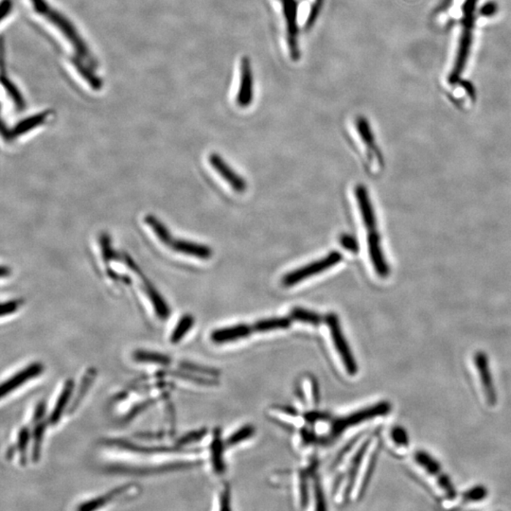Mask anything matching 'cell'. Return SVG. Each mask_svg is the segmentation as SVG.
<instances>
[{
    "label": "cell",
    "instance_id": "obj_16",
    "mask_svg": "<svg viewBox=\"0 0 511 511\" xmlns=\"http://www.w3.org/2000/svg\"><path fill=\"white\" fill-rule=\"evenodd\" d=\"M143 290L148 296L149 300H150L151 303L153 304L154 311L156 312L157 317L161 320L168 319L171 315V309L168 303H166L164 298L160 295L159 291L146 279L143 282Z\"/></svg>",
    "mask_w": 511,
    "mask_h": 511
},
{
    "label": "cell",
    "instance_id": "obj_44",
    "mask_svg": "<svg viewBox=\"0 0 511 511\" xmlns=\"http://www.w3.org/2000/svg\"><path fill=\"white\" fill-rule=\"evenodd\" d=\"M301 434H303V439L304 440V442L308 443V444H310V443L314 442V434H312L311 431L303 429V433Z\"/></svg>",
    "mask_w": 511,
    "mask_h": 511
},
{
    "label": "cell",
    "instance_id": "obj_24",
    "mask_svg": "<svg viewBox=\"0 0 511 511\" xmlns=\"http://www.w3.org/2000/svg\"><path fill=\"white\" fill-rule=\"evenodd\" d=\"M46 431V424L44 420L40 421L36 424H34V430H32V460L36 463L39 461L41 455V448H42L43 439H44V434Z\"/></svg>",
    "mask_w": 511,
    "mask_h": 511
},
{
    "label": "cell",
    "instance_id": "obj_18",
    "mask_svg": "<svg viewBox=\"0 0 511 511\" xmlns=\"http://www.w3.org/2000/svg\"><path fill=\"white\" fill-rule=\"evenodd\" d=\"M211 462L214 471L218 474H222L225 472L224 461V443L221 439V431L217 429L214 432L213 439H212L211 445Z\"/></svg>",
    "mask_w": 511,
    "mask_h": 511
},
{
    "label": "cell",
    "instance_id": "obj_43",
    "mask_svg": "<svg viewBox=\"0 0 511 511\" xmlns=\"http://www.w3.org/2000/svg\"><path fill=\"white\" fill-rule=\"evenodd\" d=\"M230 491L225 489L221 497V510H230Z\"/></svg>",
    "mask_w": 511,
    "mask_h": 511
},
{
    "label": "cell",
    "instance_id": "obj_3",
    "mask_svg": "<svg viewBox=\"0 0 511 511\" xmlns=\"http://www.w3.org/2000/svg\"><path fill=\"white\" fill-rule=\"evenodd\" d=\"M342 259H343V257L338 251H331L327 257L315 260L314 263H310V265L285 274L284 278L282 279V284L286 287L293 286V285L298 284V282L303 281L304 279L314 276V274H320L328 270V268L333 267V266L341 262Z\"/></svg>",
    "mask_w": 511,
    "mask_h": 511
},
{
    "label": "cell",
    "instance_id": "obj_41",
    "mask_svg": "<svg viewBox=\"0 0 511 511\" xmlns=\"http://www.w3.org/2000/svg\"><path fill=\"white\" fill-rule=\"evenodd\" d=\"M497 10H498V6H497L496 4L488 2V4L481 7L479 13L481 15L485 16V18H491V16L496 15Z\"/></svg>",
    "mask_w": 511,
    "mask_h": 511
},
{
    "label": "cell",
    "instance_id": "obj_35",
    "mask_svg": "<svg viewBox=\"0 0 511 511\" xmlns=\"http://www.w3.org/2000/svg\"><path fill=\"white\" fill-rule=\"evenodd\" d=\"M390 434L393 442L399 447H407L409 445V434L404 427L397 426V427L392 429Z\"/></svg>",
    "mask_w": 511,
    "mask_h": 511
},
{
    "label": "cell",
    "instance_id": "obj_36",
    "mask_svg": "<svg viewBox=\"0 0 511 511\" xmlns=\"http://www.w3.org/2000/svg\"><path fill=\"white\" fill-rule=\"evenodd\" d=\"M314 497L317 502V510H326L324 493H323L321 484L318 478H314Z\"/></svg>",
    "mask_w": 511,
    "mask_h": 511
},
{
    "label": "cell",
    "instance_id": "obj_42",
    "mask_svg": "<svg viewBox=\"0 0 511 511\" xmlns=\"http://www.w3.org/2000/svg\"><path fill=\"white\" fill-rule=\"evenodd\" d=\"M328 418V416L327 414L320 412H310L309 414L305 416L306 420L310 421V423H315V421L325 420V418Z\"/></svg>",
    "mask_w": 511,
    "mask_h": 511
},
{
    "label": "cell",
    "instance_id": "obj_37",
    "mask_svg": "<svg viewBox=\"0 0 511 511\" xmlns=\"http://www.w3.org/2000/svg\"><path fill=\"white\" fill-rule=\"evenodd\" d=\"M340 244L345 249L349 250L352 253H357L359 251V244L357 240L353 236L349 235V234H343L340 236Z\"/></svg>",
    "mask_w": 511,
    "mask_h": 511
},
{
    "label": "cell",
    "instance_id": "obj_19",
    "mask_svg": "<svg viewBox=\"0 0 511 511\" xmlns=\"http://www.w3.org/2000/svg\"><path fill=\"white\" fill-rule=\"evenodd\" d=\"M292 320L291 317L267 318L255 322L253 326V331L258 333H267V331L284 330L290 327Z\"/></svg>",
    "mask_w": 511,
    "mask_h": 511
},
{
    "label": "cell",
    "instance_id": "obj_28",
    "mask_svg": "<svg viewBox=\"0 0 511 511\" xmlns=\"http://www.w3.org/2000/svg\"><path fill=\"white\" fill-rule=\"evenodd\" d=\"M356 127H357L359 135H360L363 142L369 147H373L375 138L369 121L363 117H359L357 121H356Z\"/></svg>",
    "mask_w": 511,
    "mask_h": 511
},
{
    "label": "cell",
    "instance_id": "obj_15",
    "mask_svg": "<svg viewBox=\"0 0 511 511\" xmlns=\"http://www.w3.org/2000/svg\"><path fill=\"white\" fill-rule=\"evenodd\" d=\"M170 247L173 251L197 258V259L208 260L212 255L211 247L205 246V244L194 243V241L175 240V239Z\"/></svg>",
    "mask_w": 511,
    "mask_h": 511
},
{
    "label": "cell",
    "instance_id": "obj_1",
    "mask_svg": "<svg viewBox=\"0 0 511 511\" xmlns=\"http://www.w3.org/2000/svg\"><path fill=\"white\" fill-rule=\"evenodd\" d=\"M477 4L478 0H465L463 7H462L461 32L455 62H453V69H451L449 75V83L451 84L458 83L466 69L467 60L471 54L472 41H474Z\"/></svg>",
    "mask_w": 511,
    "mask_h": 511
},
{
    "label": "cell",
    "instance_id": "obj_20",
    "mask_svg": "<svg viewBox=\"0 0 511 511\" xmlns=\"http://www.w3.org/2000/svg\"><path fill=\"white\" fill-rule=\"evenodd\" d=\"M133 357L138 363L153 364V365L157 366H168L172 363V359L168 355L157 352H149V350H135Z\"/></svg>",
    "mask_w": 511,
    "mask_h": 511
},
{
    "label": "cell",
    "instance_id": "obj_17",
    "mask_svg": "<svg viewBox=\"0 0 511 511\" xmlns=\"http://www.w3.org/2000/svg\"><path fill=\"white\" fill-rule=\"evenodd\" d=\"M97 376V371L94 368L88 369L86 371L84 376L81 377L80 385H79L77 392H76L74 398H73L72 404L67 409V414H72L78 406H80L81 401L88 392L89 388H91L92 383H93L95 378Z\"/></svg>",
    "mask_w": 511,
    "mask_h": 511
},
{
    "label": "cell",
    "instance_id": "obj_23",
    "mask_svg": "<svg viewBox=\"0 0 511 511\" xmlns=\"http://www.w3.org/2000/svg\"><path fill=\"white\" fill-rule=\"evenodd\" d=\"M45 114H41V115H36L32 117V118L24 119V121L19 122L13 131L9 133L7 135V138H18L19 135L26 134L29 130L34 129V128L38 126L43 121H45Z\"/></svg>",
    "mask_w": 511,
    "mask_h": 511
},
{
    "label": "cell",
    "instance_id": "obj_39",
    "mask_svg": "<svg viewBox=\"0 0 511 511\" xmlns=\"http://www.w3.org/2000/svg\"><path fill=\"white\" fill-rule=\"evenodd\" d=\"M46 412H47V404L44 401L38 402L36 407H35L34 415H32V423L36 424L43 421Z\"/></svg>",
    "mask_w": 511,
    "mask_h": 511
},
{
    "label": "cell",
    "instance_id": "obj_31",
    "mask_svg": "<svg viewBox=\"0 0 511 511\" xmlns=\"http://www.w3.org/2000/svg\"><path fill=\"white\" fill-rule=\"evenodd\" d=\"M378 448L371 453V458L368 462V466L366 467V471L364 472V477H361L360 489L358 491V497H361L363 493H365L366 486L369 485V479L371 478L372 474H373L375 464L377 461Z\"/></svg>",
    "mask_w": 511,
    "mask_h": 511
},
{
    "label": "cell",
    "instance_id": "obj_27",
    "mask_svg": "<svg viewBox=\"0 0 511 511\" xmlns=\"http://www.w3.org/2000/svg\"><path fill=\"white\" fill-rule=\"evenodd\" d=\"M304 387L306 388V391L301 390V397H307V399L311 404L312 406H315L319 402V387H318V385L317 383V380H315L314 377L308 376L305 378V380H304Z\"/></svg>",
    "mask_w": 511,
    "mask_h": 511
},
{
    "label": "cell",
    "instance_id": "obj_14",
    "mask_svg": "<svg viewBox=\"0 0 511 511\" xmlns=\"http://www.w3.org/2000/svg\"><path fill=\"white\" fill-rule=\"evenodd\" d=\"M252 331L253 328L246 324L231 326V327L218 328V330L212 331L211 339L216 344L227 343V342L246 338L252 333Z\"/></svg>",
    "mask_w": 511,
    "mask_h": 511
},
{
    "label": "cell",
    "instance_id": "obj_7",
    "mask_svg": "<svg viewBox=\"0 0 511 511\" xmlns=\"http://www.w3.org/2000/svg\"><path fill=\"white\" fill-rule=\"evenodd\" d=\"M43 371H44V366L38 361L27 366L25 369L16 372L9 379L2 383L1 387H0V396L1 398H5L18 388L22 387L29 380L40 376Z\"/></svg>",
    "mask_w": 511,
    "mask_h": 511
},
{
    "label": "cell",
    "instance_id": "obj_2",
    "mask_svg": "<svg viewBox=\"0 0 511 511\" xmlns=\"http://www.w3.org/2000/svg\"><path fill=\"white\" fill-rule=\"evenodd\" d=\"M391 409H392V406H391L390 402L380 401L374 404V406L366 407V409L353 413V414L340 418L334 421L333 424V436H338V434L346 431L347 428L365 423V421L372 420V418L387 415Z\"/></svg>",
    "mask_w": 511,
    "mask_h": 511
},
{
    "label": "cell",
    "instance_id": "obj_25",
    "mask_svg": "<svg viewBox=\"0 0 511 511\" xmlns=\"http://www.w3.org/2000/svg\"><path fill=\"white\" fill-rule=\"evenodd\" d=\"M290 317L293 320L300 321L303 323H307V324H311L314 326H318L321 324L323 318L317 312L309 311V310L300 308V307H295L291 311Z\"/></svg>",
    "mask_w": 511,
    "mask_h": 511
},
{
    "label": "cell",
    "instance_id": "obj_34",
    "mask_svg": "<svg viewBox=\"0 0 511 511\" xmlns=\"http://www.w3.org/2000/svg\"><path fill=\"white\" fill-rule=\"evenodd\" d=\"M100 246H102V259L105 265H108L111 260L116 259L115 251L111 247L110 238L107 234H102L100 237Z\"/></svg>",
    "mask_w": 511,
    "mask_h": 511
},
{
    "label": "cell",
    "instance_id": "obj_26",
    "mask_svg": "<svg viewBox=\"0 0 511 511\" xmlns=\"http://www.w3.org/2000/svg\"><path fill=\"white\" fill-rule=\"evenodd\" d=\"M180 368L182 371L192 372V373L199 375V376L216 378L219 375V371L215 369L190 363V361H182Z\"/></svg>",
    "mask_w": 511,
    "mask_h": 511
},
{
    "label": "cell",
    "instance_id": "obj_33",
    "mask_svg": "<svg viewBox=\"0 0 511 511\" xmlns=\"http://www.w3.org/2000/svg\"><path fill=\"white\" fill-rule=\"evenodd\" d=\"M488 496V489L484 486H477L463 494V502H479Z\"/></svg>",
    "mask_w": 511,
    "mask_h": 511
},
{
    "label": "cell",
    "instance_id": "obj_13",
    "mask_svg": "<svg viewBox=\"0 0 511 511\" xmlns=\"http://www.w3.org/2000/svg\"><path fill=\"white\" fill-rule=\"evenodd\" d=\"M75 383L72 379H69L65 383L64 387L56 399L55 406L51 415L48 416V423L51 425H56L61 420L62 416L67 409L70 401H72L73 392H74Z\"/></svg>",
    "mask_w": 511,
    "mask_h": 511
},
{
    "label": "cell",
    "instance_id": "obj_10",
    "mask_svg": "<svg viewBox=\"0 0 511 511\" xmlns=\"http://www.w3.org/2000/svg\"><path fill=\"white\" fill-rule=\"evenodd\" d=\"M208 161L212 167L215 168L216 172L230 185L234 190L238 192H244L246 190V180L237 173L234 172L233 168L218 154H211L208 157Z\"/></svg>",
    "mask_w": 511,
    "mask_h": 511
},
{
    "label": "cell",
    "instance_id": "obj_32",
    "mask_svg": "<svg viewBox=\"0 0 511 511\" xmlns=\"http://www.w3.org/2000/svg\"><path fill=\"white\" fill-rule=\"evenodd\" d=\"M206 434H208V430L206 428L189 432V433L184 434L183 437H181L176 442L175 446H178L180 449H183L187 445L194 444L195 442H200V440H202L206 437Z\"/></svg>",
    "mask_w": 511,
    "mask_h": 511
},
{
    "label": "cell",
    "instance_id": "obj_21",
    "mask_svg": "<svg viewBox=\"0 0 511 511\" xmlns=\"http://www.w3.org/2000/svg\"><path fill=\"white\" fill-rule=\"evenodd\" d=\"M145 223L147 225L151 227V230H153L154 235L157 236L159 241H161L165 246H171L175 239L173 238L172 234H171L168 227L160 220L157 219L156 216L149 214L145 217Z\"/></svg>",
    "mask_w": 511,
    "mask_h": 511
},
{
    "label": "cell",
    "instance_id": "obj_9",
    "mask_svg": "<svg viewBox=\"0 0 511 511\" xmlns=\"http://www.w3.org/2000/svg\"><path fill=\"white\" fill-rule=\"evenodd\" d=\"M140 486L135 485H124L119 486L109 491L107 494L97 497V498L89 500L79 505V510H95L105 507L110 501H119V500L128 499L129 496H135L138 494Z\"/></svg>",
    "mask_w": 511,
    "mask_h": 511
},
{
    "label": "cell",
    "instance_id": "obj_22",
    "mask_svg": "<svg viewBox=\"0 0 511 511\" xmlns=\"http://www.w3.org/2000/svg\"><path fill=\"white\" fill-rule=\"evenodd\" d=\"M194 317L192 314H186L179 319L178 324L173 328L172 334H171V342L173 344H178L181 340L184 339L185 336L194 327Z\"/></svg>",
    "mask_w": 511,
    "mask_h": 511
},
{
    "label": "cell",
    "instance_id": "obj_12",
    "mask_svg": "<svg viewBox=\"0 0 511 511\" xmlns=\"http://www.w3.org/2000/svg\"><path fill=\"white\" fill-rule=\"evenodd\" d=\"M355 197L357 198L359 209H360L361 219L365 227L369 230H376L377 218L373 206L369 198L368 190L364 185H358L355 187Z\"/></svg>",
    "mask_w": 511,
    "mask_h": 511
},
{
    "label": "cell",
    "instance_id": "obj_40",
    "mask_svg": "<svg viewBox=\"0 0 511 511\" xmlns=\"http://www.w3.org/2000/svg\"><path fill=\"white\" fill-rule=\"evenodd\" d=\"M21 301L20 300H9L6 301V303H4L1 305V311H0V314H1V317H6V315H11L13 314V312L18 311L19 306H20Z\"/></svg>",
    "mask_w": 511,
    "mask_h": 511
},
{
    "label": "cell",
    "instance_id": "obj_6",
    "mask_svg": "<svg viewBox=\"0 0 511 511\" xmlns=\"http://www.w3.org/2000/svg\"><path fill=\"white\" fill-rule=\"evenodd\" d=\"M475 368L479 373L481 385L486 401L491 406H494L497 402V393L494 385L493 377L489 369V357L485 352H478L474 357Z\"/></svg>",
    "mask_w": 511,
    "mask_h": 511
},
{
    "label": "cell",
    "instance_id": "obj_38",
    "mask_svg": "<svg viewBox=\"0 0 511 511\" xmlns=\"http://www.w3.org/2000/svg\"><path fill=\"white\" fill-rule=\"evenodd\" d=\"M300 493L301 505L305 507L308 503V485H307L306 474L303 472L300 474Z\"/></svg>",
    "mask_w": 511,
    "mask_h": 511
},
{
    "label": "cell",
    "instance_id": "obj_5",
    "mask_svg": "<svg viewBox=\"0 0 511 511\" xmlns=\"http://www.w3.org/2000/svg\"><path fill=\"white\" fill-rule=\"evenodd\" d=\"M415 461L417 462L421 467H423L429 474L433 475L436 478L437 484L442 491H444L446 497L449 500H455L458 496V491L453 485L449 477L443 472L442 467L439 462L429 455L428 453L423 451H418L414 456Z\"/></svg>",
    "mask_w": 511,
    "mask_h": 511
},
{
    "label": "cell",
    "instance_id": "obj_11",
    "mask_svg": "<svg viewBox=\"0 0 511 511\" xmlns=\"http://www.w3.org/2000/svg\"><path fill=\"white\" fill-rule=\"evenodd\" d=\"M253 79L249 60L241 58L240 62V84L237 93V103L241 107H246L251 103L253 98Z\"/></svg>",
    "mask_w": 511,
    "mask_h": 511
},
{
    "label": "cell",
    "instance_id": "obj_45",
    "mask_svg": "<svg viewBox=\"0 0 511 511\" xmlns=\"http://www.w3.org/2000/svg\"><path fill=\"white\" fill-rule=\"evenodd\" d=\"M0 274H1L2 278H5V277H7V274H10V269L7 268L6 266H2Z\"/></svg>",
    "mask_w": 511,
    "mask_h": 511
},
{
    "label": "cell",
    "instance_id": "obj_8",
    "mask_svg": "<svg viewBox=\"0 0 511 511\" xmlns=\"http://www.w3.org/2000/svg\"><path fill=\"white\" fill-rule=\"evenodd\" d=\"M368 248L369 258H371L375 272L380 278H387L390 274V266L388 265L387 260L385 259L382 247V241H380V235L376 230H369Z\"/></svg>",
    "mask_w": 511,
    "mask_h": 511
},
{
    "label": "cell",
    "instance_id": "obj_30",
    "mask_svg": "<svg viewBox=\"0 0 511 511\" xmlns=\"http://www.w3.org/2000/svg\"><path fill=\"white\" fill-rule=\"evenodd\" d=\"M31 430L29 427H22L19 431L18 437V450L19 456H20V463L26 465L27 462V449H28L29 442L31 440Z\"/></svg>",
    "mask_w": 511,
    "mask_h": 511
},
{
    "label": "cell",
    "instance_id": "obj_4",
    "mask_svg": "<svg viewBox=\"0 0 511 511\" xmlns=\"http://www.w3.org/2000/svg\"><path fill=\"white\" fill-rule=\"evenodd\" d=\"M328 328H330L331 339H333L334 347L340 358L343 361V365L347 373L355 375L358 372V366L352 350L350 349L346 338H345L341 326H340L338 317L336 314H328L325 317Z\"/></svg>",
    "mask_w": 511,
    "mask_h": 511
},
{
    "label": "cell",
    "instance_id": "obj_29",
    "mask_svg": "<svg viewBox=\"0 0 511 511\" xmlns=\"http://www.w3.org/2000/svg\"><path fill=\"white\" fill-rule=\"evenodd\" d=\"M255 434L254 426L246 425L239 429L235 433L231 434L225 442L227 447H232V446L240 444L244 440L250 439Z\"/></svg>",
    "mask_w": 511,
    "mask_h": 511
}]
</instances>
